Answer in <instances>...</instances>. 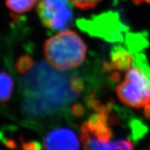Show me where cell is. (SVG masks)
Returning <instances> with one entry per match:
<instances>
[{
	"instance_id": "cell-1",
	"label": "cell",
	"mask_w": 150,
	"mask_h": 150,
	"mask_svg": "<svg viewBox=\"0 0 150 150\" xmlns=\"http://www.w3.org/2000/svg\"><path fill=\"white\" fill-rule=\"evenodd\" d=\"M87 54V46L77 33L63 30L46 41L45 55L47 62L58 71L79 67Z\"/></svg>"
},
{
	"instance_id": "cell-2",
	"label": "cell",
	"mask_w": 150,
	"mask_h": 150,
	"mask_svg": "<svg viewBox=\"0 0 150 150\" xmlns=\"http://www.w3.org/2000/svg\"><path fill=\"white\" fill-rule=\"evenodd\" d=\"M117 97L125 105L142 109L150 105V67L142 54L134 56L132 67L116 88Z\"/></svg>"
},
{
	"instance_id": "cell-3",
	"label": "cell",
	"mask_w": 150,
	"mask_h": 150,
	"mask_svg": "<svg viewBox=\"0 0 150 150\" xmlns=\"http://www.w3.org/2000/svg\"><path fill=\"white\" fill-rule=\"evenodd\" d=\"M38 14L44 25L54 32L66 29L73 19L68 0H40Z\"/></svg>"
},
{
	"instance_id": "cell-4",
	"label": "cell",
	"mask_w": 150,
	"mask_h": 150,
	"mask_svg": "<svg viewBox=\"0 0 150 150\" xmlns=\"http://www.w3.org/2000/svg\"><path fill=\"white\" fill-rule=\"evenodd\" d=\"M43 148L44 150H80V141L73 130L61 127L47 132Z\"/></svg>"
},
{
	"instance_id": "cell-5",
	"label": "cell",
	"mask_w": 150,
	"mask_h": 150,
	"mask_svg": "<svg viewBox=\"0 0 150 150\" xmlns=\"http://www.w3.org/2000/svg\"><path fill=\"white\" fill-rule=\"evenodd\" d=\"M83 150H135L134 145L129 139L102 141L81 133L80 136Z\"/></svg>"
},
{
	"instance_id": "cell-6",
	"label": "cell",
	"mask_w": 150,
	"mask_h": 150,
	"mask_svg": "<svg viewBox=\"0 0 150 150\" xmlns=\"http://www.w3.org/2000/svg\"><path fill=\"white\" fill-rule=\"evenodd\" d=\"M134 62V57L130 52L122 47H117L112 50L110 56V62L105 65L106 69L110 71L116 69L119 71H127Z\"/></svg>"
},
{
	"instance_id": "cell-7",
	"label": "cell",
	"mask_w": 150,
	"mask_h": 150,
	"mask_svg": "<svg viewBox=\"0 0 150 150\" xmlns=\"http://www.w3.org/2000/svg\"><path fill=\"white\" fill-rule=\"evenodd\" d=\"M14 81L5 71H0V103L8 100L13 93Z\"/></svg>"
},
{
	"instance_id": "cell-8",
	"label": "cell",
	"mask_w": 150,
	"mask_h": 150,
	"mask_svg": "<svg viewBox=\"0 0 150 150\" xmlns=\"http://www.w3.org/2000/svg\"><path fill=\"white\" fill-rule=\"evenodd\" d=\"M38 0H6V6L12 12L22 14L32 9Z\"/></svg>"
},
{
	"instance_id": "cell-9",
	"label": "cell",
	"mask_w": 150,
	"mask_h": 150,
	"mask_svg": "<svg viewBox=\"0 0 150 150\" xmlns=\"http://www.w3.org/2000/svg\"><path fill=\"white\" fill-rule=\"evenodd\" d=\"M33 59L28 55H23L20 57L16 61L15 67L19 74H25L33 67Z\"/></svg>"
},
{
	"instance_id": "cell-10",
	"label": "cell",
	"mask_w": 150,
	"mask_h": 150,
	"mask_svg": "<svg viewBox=\"0 0 150 150\" xmlns=\"http://www.w3.org/2000/svg\"><path fill=\"white\" fill-rule=\"evenodd\" d=\"M76 7L83 10L93 8L97 6L100 0H70Z\"/></svg>"
},
{
	"instance_id": "cell-11",
	"label": "cell",
	"mask_w": 150,
	"mask_h": 150,
	"mask_svg": "<svg viewBox=\"0 0 150 150\" xmlns=\"http://www.w3.org/2000/svg\"><path fill=\"white\" fill-rule=\"evenodd\" d=\"M144 1H146V2H148V3H150V0H144Z\"/></svg>"
},
{
	"instance_id": "cell-12",
	"label": "cell",
	"mask_w": 150,
	"mask_h": 150,
	"mask_svg": "<svg viewBox=\"0 0 150 150\" xmlns=\"http://www.w3.org/2000/svg\"><path fill=\"white\" fill-rule=\"evenodd\" d=\"M149 149H150V147H149Z\"/></svg>"
}]
</instances>
